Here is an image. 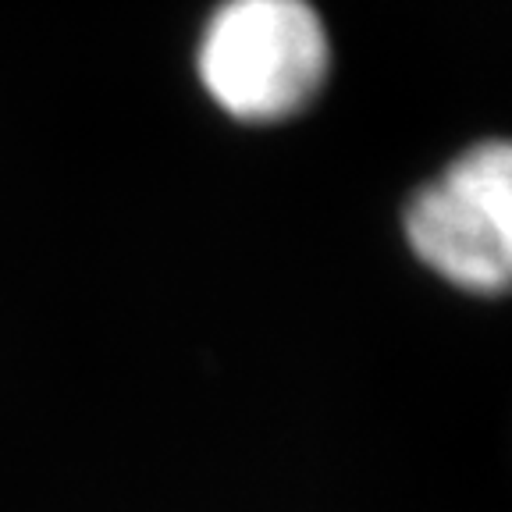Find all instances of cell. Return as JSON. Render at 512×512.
<instances>
[{
	"label": "cell",
	"mask_w": 512,
	"mask_h": 512,
	"mask_svg": "<svg viewBox=\"0 0 512 512\" xmlns=\"http://www.w3.org/2000/svg\"><path fill=\"white\" fill-rule=\"evenodd\" d=\"M196 75L232 121L299 118L328 86V22L313 0H221L203 22Z\"/></svg>",
	"instance_id": "6da1fadb"
},
{
	"label": "cell",
	"mask_w": 512,
	"mask_h": 512,
	"mask_svg": "<svg viewBox=\"0 0 512 512\" xmlns=\"http://www.w3.org/2000/svg\"><path fill=\"white\" fill-rule=\"evenodd\" d=\"M413 256L445 285L502 296L512 278V146L480 139L409 196L402 214Z\"/></svg>",
	"instance_id": "7a4b0ae2"
}]
</instances>
